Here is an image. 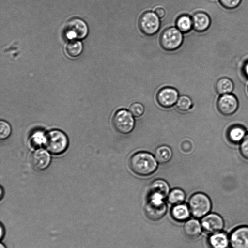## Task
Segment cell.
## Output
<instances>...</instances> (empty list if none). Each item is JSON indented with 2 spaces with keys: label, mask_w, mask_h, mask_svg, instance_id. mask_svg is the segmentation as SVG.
Returning a JSON list of instances; mask_svg holds the SVG:
<instances>
[{
  "label": "cell",
  "mask_w": 248,
  "mask_h": 248,
  "mask_svg": "<svg viewBox=\"0 0 248 248\" xmlns=\"http://www.w3.org/2000/svg\"><path fill=\"white\" fill-rule=\"evenodd\" d=\"M207 243L210 248H228L230 242L226 233L220 232L211 234L207 239Z\"/></svg>",
  "instance_id": "cell-19"
},
{
  "label": "cell",
  "mask_w": 248,
  "mask_h": 248,
  "mask_svg": "<svg viewBox=\"0 0 248 248\" xmlns=\"http://www.w3.org/2000/svg\"><path fill=\"white\" fill-rule=\"evenodd\" d=\"M200 222L202 230L210 234L220 232L224 227L222 218L216 213H208L201 218Z\"/></svg>",
  "instance_id": "cell-10"
},
{
  "label": "cell",
  "mask_w": 248,
  "mask_h": 248,
  "mask_svg": "<svg viewBox=\"0 0 248 248\" xmlns=\"http://www.w3.org/2000/svg\"><path fill=\"white\" fill-rule=\"evenodd\" d=\"M182 32L177 28L171 27L165 29L160 37V44L162 47L168 51L178 48L183 43Z\"/></svg>",
  "instance_id": "cell-5"
},
{
  "label": "cell",
  "mask_w": 248,
  "mask_h": 248,
  "mask_svg": "<svg viewBox=\"0 0 248 248\" xmlns=\"http://www.w3.org/2000/svg\"><path fill=\"white\" fill-rule=\"evenodd\" d=\"M11 133L10 124L4 121L0 122V139L4 140L9 137Z\"/></svg>",
  "instance_id": "cell-27"
},
{
  "label": "cell",
  "mask_w": 248,
  "mask_h": 248,
  "mask_svg": "<svg viewBox=\"0 0 248 248\" xmlns=\"http://www.w3.org/2000/svg\"><path fill=\"white\" fill-rule=\"evenodd\" d=\"M149 197L165 200L167 198L170 188L168 184L162 179L154 181L149 188Z\"/></svg>",
  "instance_id": "cell-13"
},
{
  "label": "cell",
  "mask_w": 248,
  "mask_h": 248,
  "mask_svg": "<svg viewBox=\"0 0 248 248\" xmlns=\"http://www.w3.org/2000/svg\"><path fill=\"white\" fill-rule=\"evenodd\" d=\"M218 111L225 116H230L238 110L239 102L237 97L232 93L220 95L217 101Z\"/></svg>",
  "instance_id": "cell-9"
},
{
  "label": "cell",
  "mask_w": 248,
  "mask_h": 248,
  "mask_svg": "<svg viewBox=\"0 0 248 248\" xmlns=\"http://www.w3.org/2000/svg\"><path fill=\"white\" fill-rule=\"evenodd\" d=\"M185 192L180 188H174L170 191L168 197V202L172 205L184 202L186 199Z\"/></svg>",
  "instance_id": "cell-22"
},
{
  "label": "cell",
  "mask_w": 248,
  "mask_h": 248,
  "mask_svg": "<svg viewBox=\"0 0 248 248\" xmlns=\"http://www.w3.org/2000/svg\"><path fill=\"white\" fill-rule=\"evenodd\" d=\"M129 111L133 116L139 117L144 113V108L140 103L136 102L131 105Z\"/></svg>",
  "instance_id": "cell-26"
},
{
  "label": "cell",
  "mask_w": 248,
  "mask_h": 248,
  "mask_svg": "<svg viewBox=\"0 0 248 248\" xmlns=\"http://www.w3.org/2000/svg\"><path fill=\"white\" fill-rule=\"evenodd\" d=\"M215 89L217 93L220 95L231 93L234 89V84L230 78H222L216 82Z\"/></svg>",
  "instance_id": "cell-20"
},
{
  "label": "cell",
  "mask_w": 248,
  "mask_h": 248,
  "mask_svg": "<svg viewBox=\"0 0 248 248\" xmlns=\"http://www.w3.org/2000/svg\"><path fill=\"white\" fill-rule=\"evenodd\" d=\"M0 248H6L2 244H0Z\"/></svg>",
  "instance_id": "cell-34"
},
{
  "label": "cell",
  "mask_w": 248,
  "mask_h": 248,
  "mask_svg": "<svg viewBox=\"0 0 248 248\" xmlns=\"http://www.w3.org/2000/svg\"><path fill=\"white\" fill-rule=\"evenodd\" d=\"M82 50V45L78 41H69L65 46L66 54L70 57H76L80 54Z\"/></svg>",
  "instance_id": "cell-24"
},
{
  "label": "cell",
  "mask_w": 248,
  "mask_h": 248,
  "mask_svg": "<svg viewBox=\"0 0 248 248\" xmlns=\"http://www.w3.org/2000/svg\"><path fill=\"white\" fill-rule=\"evenodd\" d=\"M160 18L152 11H146L140 17L139 26L140 31L149 36L155 34L160 27Z\"/></svg>",
  "instance_id": "cell-7"
},
{
  "label": "cell",
  "mask_w": 248,
  "mask_h": 248,
  "mask_svg": "<svg viewBox=\"0 0 248 248\" xmlns=\"http://www.w3.org/2000/svg\"><path fill=\"white\" fill-rule=\"evenodd\" d=\"M178 91L172 87H165L161 88L156 95L158 104L164 108H169L176 103L178 99Z\"/></svg>",
  "instance_id": "cell-12"
},
{
  "label": "cell",
  "mask_w": 248,
  "mask_h": 248,
  "mask_svg": "<svg viewBox=\"0 0 248 248\" xmlns=\"http://www.w3.org/2000/svg\"><path fill=\"white\" fill-rule=\"evenodd\" d=\"M129 167L135 174L140 176H147L155 172L157 168V163L151 154L146 152H139L131 157Z\"/></svg>",
  "instance_id": "cell-1"
},
{
  "label": "cell",
  "mask_w": 248,
  "mask_h": 248,
  "mask_svg": "<svg viewBox=\"0 0 248 248\" xmlns=\"http://www.w3.org/2000/svg\"><path fill=\"white\" fill-rule=\"evenodd\" d=\"M155 13L159 18H163L165 15V11L162 7H157L155 9Z\"/></svg>",
  "instance_id": "cell-31"
},
{
  "label": "cell",
  "mask_w": 248,
  "mask_h": 248,
  "mask_svg": "<svg viewBox=\"0 0 248 248\" xmlns=\"http://www.w3.org/2000/svg\"><path fill=\"white\" fill-rule=\"evenodd\" d=\"M202 229L197 218H189L184 222L183 231L185 235L191 239H195L200 236Z\"/></svg>",
  "instance_id": "cell-15"
},
{
  "label": "cell",
  "mask_w": 248,
  "mask_h": 248,
  "mask_svg": "<svg viewBox=\"0 0 248 248\" xmlns=\"http://www.w3.org/2000/svg\"><path fill=\"white\" fill-rule=\"evenodd\" d=\"M44 144L46 149L53 154L63 153L68 145L66 135L60 130H52L45 136Z\"/></svg>",
  "instance_id": "cell-3"
},
{
  "label": "cell",
  "mask_w": 248,
  "mask_h": 248,
  "mask_svg": "<svg viewBox=\"0 0 248 248\" xmlns=\"http://www.w3.org/2000/svg\"><path fill=\"white\" fill-rule=\"evenodd\" d=\"M167 205L164 200L148 197L144 211L150 220L157 221L162 219L167 212Z\"/></svg>",
  "instance_id": "cell-4"
},
{
  "label": "cell",
  "mask_w": 248,
  "mask_h": 248,
  "mask_svg": "<svg viewBox=\"0 0 248 248\" xmlns=\"http://www.w3.org/2000/svg\"><path fill=\"white\" fill-rule=\"evenodd\" d=\"M172 156V153L171 149L166 145L157 147L155 152V158L160 164L169 162L171 159Z\"/></svg>",
  "instance_id": "cell-21"
},
{
  "label": "cell",
  "mask_w": 248,
  "mask_h": 248,
  "mask_svg": "<svg viewBox=\"0 0 248 248\" xmlns=\"http://www.w3.org/2000/svg\"><path fill=\"white\" fill-rule=\"evenodd\" d=\"M243 71L246 76L248 78V61L245 62L243 66Z\"/></svg>",
  "instance_id": "cell-32"
},
{
  "label": "cell",
  "mask_w": 248,
  "mask_h": 248,
  "mask_svg": "<svg viewBox=\"0 0 248 248\" xmlns=\"http://www.w3.org/2000/svg\"><path fill=\"white\" fill-rule=\"evenodd\" d=\"M192 104L191 100L188 96L183 95L178 98L176 106L179 110L185 112L191 108Z\"/></svg>",
  "instance_id": "cell-25"
},
{
  "label": "cell",
  "mask_w": 248,
  "mask_h": 248,
  "mask_svg": "<svg viewBox=\"0 0 248 248\" xmlns=\"http://www.w3.org/2000/svg\"><path fill=\"white\" fill-rule=\"evenodd\" d=\"M44 138L45 137L43 136V135L41 133H36L32 137L31 140L32 145H39L43 141L44 142Z\"/></svg>",
  "instance_id": "cell-30"
},
{
  "label": "cell",
  "mask_w": 248,
  "mask_h": 248,
  "mask_svg": "<svg viewBox=\"0 0 248 248\" xmlns=\"http://www.w3.org/2000/svg\"><path fill=\"white\" fill-rule=\"evenodd\" d=\"M112 124L116 131L127 134L134 128L135 121L132 115L127 110L121 109L114 114L112 119Z\"/></svg>",
  "instance_id": "cell-6"
},
{
  "label": "cell",
  "mask_w": 248,
  "mask_h": 248,
  "mask_svg": "<svg viewBox=\"0 0 248 248\" xmlns=\"http://www.w3.org/2000/svg\"><path fill=\"white\" fill-rule=\"evenodd\" d=\"M229 242L232 248H248V226L233 229L229 235Z\"/></svg>",
  "instance_id": "cell-11"
},
{
  "label": "cell",
  "mask_w": 248,
  "mask_h": 248,
  "mask_svg": "<svg viewBox=\"0 0 248 248\" xmlns=\"http://www.w3.org/2000/svg\"><path fill=\"white\" fill-rule=\"evenodd\" d=\"M242 0H219L220 4L228 9H232L238 7Z\"/></svg>",
  "instance_id": "cell-29"
},
{
  "label": "cell",
  "mask_w": 248,
  "mask_h": 248,
  "mask_svg": "<svg viewBox=\"0 0 248 248\" xmlns=\"http://www.w3.org/2000/svg\"><path fill=\"white\" fill-rule=\"evenodd\" d=\"M247 134L245 128L239 124L231 126L226 132L228 141L232 144L240 143Z\"/></svg>",
  "instance_id": "cell-18"
},
{
  "label": "cell",
  "mask_w": 248,
  "mask_h": 248,
  "mask_svg": "<svg viewBox=\"0 0 248 248\" xmlns=\"http://www.w3.org/2000/svg\"><path fill=\"white\" fill-rule=\"evenodd\" d=\"M176 26L182 33L189 31L193 27L192 17L187 15L179 16L176 21Z\"/></svg>",
  "instance_id": "cell-23"
},
{
  "label": "cell",
  "mask_w": 248,
  "mask_h": 248,
  "mask_svg": "<svg viewBox=\"0 0 248 248\" xmlns=\"http://www.w3.org/2000/svg\"><path fill=\"white\" fill-rule=\"evenodd\" d=\"M2 233H3V228H2V226L1 225V226H0V238H2V237L3 236Z\"/></svg>",
  "instance_id": "cell-33"
},
{
  "label": "cell",
  "mask_w": 248,
  "mask_h": 248,
  "mask_svg": "<svg viewBox=\"0 0 248 248\" xmlns=\"http://www.w3.org/2000/svg\"><path fill=\"white\" fill-rule=\"evenodd\" d=\"M191 215L194 218H202L210 212L212 203L209 197L202 192H197L189 198L188 204Z\"/></svg>",
  "instance_id": "cell-2"
},
{
  "label": "cell",
  "mask_w": 248,
  "mask_h": 248,
  "mask_svg": "<svg viewBox=\"0 0 248 248\" xmlns=\"http://www.w3.org/2000/svg\"><path fill=\"white\" fill-rule=\"evenodd\" d=\"M172 218L178 222H185L190 218L191 213L187 204L184 203L172 205L170 209Z\"/></svg>",
  "instance_id": "cell-16"
},
{
  "label": "cell",
  "mask_w": 248,
  "mask_h": 248,
  "mask_svg": "<svg viewBox=\"0 0 248 248\" xmlns=\"http://www.w3.org/2000/svg\"><path fill=\"white\" fill-rule=\"evenodd\" d=\"M51 157L49 153L43 149H39L33 153L31 158L32 167L38 170H43L49 165Z\"/></svg>",
  "instance_id": "cell-14"
},
{
  "label": "cell",
  "mask_w": 248,
  "mask_h": 248,
  "mask_svg": "<svg viewBox=\"0 0 248 248\" xmlns=\"http://www.w3.org/2000/svg\"><path fill=\"white\" fill-rule=\"evenodd\" d=\"M193 28L198 32H203L207 30L211 24V19L206 13L198 12L194 14L192 17Z\"/></svg>",
  "instance_id": "cell-17"
},
{
  "label": "cell",
  "mask_w": 248,
  "mask_h": 248,
  "mask_svg": "<svg viewBox=\"0 0 248 248\" xmlns=\"http://www.w3.org/2000/svg\"><path fill=\"white\" fill-rule=\"evenodd\" d=\"M239 150L242 157L248 160V133L239 143Z\"/></svg>",
  "instance_id": "cell-28"
},
{
  "label": "cell",
  "mask_w": 248,
  "mask_h": 248,
  "mask_svg": "<svg viewBox=\"0 0 248 248\" xmlns=\"http://www.w3.org/2000/svg\"><path fill=\"white\" fill-rule=\"evenodd\" d=\"M64 33L68 39H82L88 33L86 24L82 20L75 18L68 21L64 27Z\"/></svg>",
  "instance_id": "cell-8"
}]
</instances>
